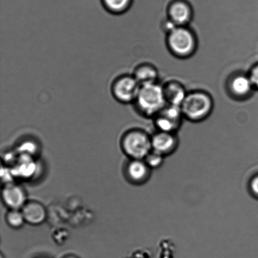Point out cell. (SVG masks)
I'll return each mask as SVG.
<instances>
[{
  "label": "cell",
  "instance_id": "cell-10",
  "mask_svg": "<svg viewBox=\"0 0 258 258\" xmlns=\"http://www.w3.org/2000/svg\"><path fill=\"white\" fill-rule=\"evenodd\" d=\"M151 143L153 151L164 156L175 150L178 141L174 133L158 131L151 137Z\"/></svg>",
  "mask_w": 258,
  "mask_h": 258
},
{
  "label": "cell",
  "instance_id": "cell-8",
  "mask_svg": "<svg viewBox=\"0 0 258 258\" xmlns=\"http://www.w3.org/2000/svg\"><path fill=\"white\" fill-rule=\"evenodd\" d=\"M194 12L193 5L187 0H174L166 7L167 18L177 27L188 26Z\"/></svg>",
  "mask_w": 258,
  "mask_h": 258
},
{
  "label": "cell",
  "instance_id": "cell-24",
  "mask_svg": "<svg viewBox=\"0 0 258 258\" xmlns=\"http://www.w3.org/2000/svg\"><path fill=\"white\" fill-rule=\"evenodd\" d=\"M1 258H4V257H3V256H2V255Z\"/></svg>",
  "mask_w": 258,
  "mask_h": 258
},
{
  "label": "cell",
  "instance_id": "cell-22",
  "mask_svg": "<svg viewBox=\"0 0 258 258\" xmlns=\"http://www.w3.org/2000/svg\"><path fill=\"white\" fill-rule=\"evenodd\" d=\"M250 189L252 195L258 198V175L252 178L250 182Z\"/></svg>",
  "mask_w": 258,
  "mask_h": 258
},
{
  "label": "cell",
  "instance_id": "cell-12",
  "mask_svg": "<svg viewBox=\"0 0 258 258\" xmlns=\"http://www.w3.org/2000/svg\"><path fill=\"white\" fill-rule=\"evenodd\" d=\"M150 169L143 159H132L126 167V174L132 183H144L150 176Z\"/></svg>",
  "mask_w": 258,
  "mask_h": 258
},
{
  "label": "cell",
  "instance_id": "cell-23",
  "mask_svg": "<svg viewBox=\"0 0 258 258\" xmlns=\"http://www.w3.org/2000/svg\"><path fill=\"white\" fill-rule=\"evenodd\" d=\"M62 258H80L77 256H75V255H68V256H66Z\"/></svg>",
  "mask_w": 258,
  "mask_h": 258
},
{
  "label": "cell",
  "instance_id": "cell-21",
  "mask_svg": "<svg viewBox=\"0 0 258 258\" xmlns=\"http://www.w3.org/2000/svg\"><path fill=\"white\" fill-rule=\"evenodd\" d=\"M14 174L12 169H8L7 168H2V179L5 184L14 183L13 179H14Z\"/></svg>",
  "mask_w": 258,
  "mask_h": 258
},
{
  "label": "cell",
  "instance_id": "cell-1",
  "mask_svg": "<svg viewBox=\"0 0 258 258\" xmlns=\"http://www.w3.org/2000/svg\"><path fill=\"white\" fill-rule=\"evenodd\" d=\"M133 105L144 117H155L167 105L163 85L158 82L142 85Z\"/></svg>",
  "mask_w": 258,
  "mask_h": 258
},
{
  "label": "cell",
  "instance_id": "cell-15",
  "mask_svg": "<svg viewBox=\"0 0 258 258\" xmlns=\"http://www.w3.org/2000/svg\"><path fill=\"white\" fill-rule=\"evenodd\" d=\"M37 166L33 157L20 155L12 169L14 176L22 178H29L35 173Z\"/></svg>",
  "mask_w": 258,
  "mask_h": 258
},
{
  "label": "cell",
  "instance_id": "cell-16",
  "mask_svg": "<svg viewBox=\"0 0 258 258\" xmlns=\"http://www.w3.org/2000/svg\"><path fill=\"white\" fill-rule=\"evenodd\" d=\"M106 10L111 14H124L131 6L132 0H103Z\"/></svg>",
  "mask_w": 258,
  "mask_h": 258
},
{
  "label": "cell",
  "instance_id": "cell-4",
  "mask_svg": "<svg viewBox=\"0 0 258 258\" xmlns=\"http://www.w3.org/2000/svg\"><path fill=\"white\" fill-rule=\"evenodd\" d=\"M122 150L132 159H144L151 153V137L140 129H132L124 134L121 141Z\"/></svg>",
  "mask_w": 258,
  "mask_h": 258
},
{
  "label": "cell",
  "instance_id": "cell-17",
  "mask_svg": "<svg viewBox=\"0 0 258 258\" xmlns=\"http://www.w3.org/2000/svg\"><path fill=\"white\" fill-rule=\"evenodd\" d=\"M8 224L12 228L19 229L25 223V219L21 211L18 209H11L6 216Z\"/></svg>",
  "mask_w": 258,
  "mask_h": 258
},
{
  "label": "cell",
  "instance_id": "cell-9",
  "mask_svg": "<svg viewBox=\"0 0 258 258\" xmlns=\"http://www.w3.org/2000/svg\"><path fill=\"white\" fill-rule=\"evenodd\" d=\"M25 189L19 184L12 183L5 184L2 190V199L10 209H22L27 203Z\"/></svg>",
  "mask_w": 258,
  "mask_h": 258
},
{
  "label": "cell",
  "instance_id": "cell-13",
  "mask_svg": "<svg viewBox=\"0 0 258 258\" xmlns=\"http://www.w3.org/2000/svg\"><path fill=\"white\" fill-rule=\"evenodd\" d=\"M25 222L32 225H39L46 219V211L39 202H27L21 209Z\"/></svg>",
  "mask_w": 258,
  "mask_h": 258
},
{
  "label": "cell",
  "instance_id": "cell-19",
  "mask_svg": "<svg viewBox=\"0 0 258 258\" xmlns=\"http://www.w3.org/2000/svg\"><path fill=\"white\" fill-rule=\"evenodd\" d=\"M144 160L145 161L149 168L156 169L160 167L163 163L164 156L152 150Z\"/></svg>",
  "mask_w": 258,
  "mask_h": 258
},
{
  "label": "cell",
  "instance_id": "cell-6",
  "mask_svg": "<svg viewBox=\"0 0 258 258\" xmlns=\"http://www.w3.org/2000/svg\"><path fill=\"white\" fill-rule=\"evenodd\" d=\"M226 90L230 97L238 101L248 99L256 90L248 73L240 72L230 76L226 82Z\"/></svg>",
  "mask_w": 258,
  "mask_h": 258
},
{
  "label": "cell",
  "instance_id": "cell-7",
  "mask_svg": "<svg viewBox=\"0 0 258 258\" xmlns=\"http://www.w3.org/2000/svg\"><path fill=\"white\" fill-rule=\"evenodd\" d=\"M183 118L181 107L167 104L154 119L158 131L174 133L180 127Z\"/></svg>",
  "mask_w": 258,
  "mask_h": 258
},
{
  "label": "cell",
  "instance_id": "cell-11",
  "mask_svg": "<svg viewBox=\"0 0 258 258\" xmlns=\"http://www.w3.org/2000/svg\"><path fill=\"white\" fill-rule=\"evenodd\" d=\"M163 87L167 104L181 107L188 93L184 85L178 81L170 80Z\"/></svg>",
  "mask_w": 258,
  "mask_h": 258
},
{
  "label": "cell",
  "instance_id": "cell-18",
  "mask_svg": "<svg viewBox=\"0 0 258 258\" xmlns=\"http://www.w3.org/2000/svg\"><path fill=\"white\" fill-rule=\"evenodd\" d=\"M38 150V146L34 141H26L20 144L18 148V153L20 155H27L33 157L36 154Z\"/></svg>",
  "mask_w": 258,
  "mask_h": 258
},
{
  "label": "cell",
  "instance_id": "cell-2",
  "mask_svg": "<svg viewBox=\"0 0 258 258\" xmlns=\"http://www.w3.org/2000/svg\"><path fill=\"white\" fill-rule=\"evenodd\" d=\"M167 47L171 54L178 59L193 56L198 48V39L188 26L176 27L166 34Z\"/></svg>",
  "mask_w": 258,
  "mask_h": 258
},
{
  "label": "cell",
  "instance_id": "cell-5",
  "mask_svg": "<svg viewBox=\"0 0 258 258\" xmlns=\"http://www.w3.org/2000/svg\"><path fill=\"white\" fill-rule=\"evenodd\" d=\"M141 87L133 75H122L113 80L111 86V93L118 102L122 104H133Z\"/></svg>",
  "mask_w": 258,
  "mask_h": 258
},
{
  "label": "cell",
  "instance_id": "cell-14",
  "mask_svg": "<svg viewBox=\"0 0 258 258\" xmlns=\"http://www.w3.org/2000/svg\"><path fill=\"white\" fill-rule=\"evenodd\" d=\"M133 75L141 86L158 82V70L150 63H143L137 66Z\"/></svg>",
  "mask_w": 258,
  "mask_h": 258
},
{
  "label": "cell",
  "instance_id": "cell-20",
  "mask_svg": "<svg viewBox=\"0 0 258 258\" xmlns=\"http://www.w3.org/2000/svg\"><path fill=\"white\" fill-rule=\"evenodd\" d=\"M247 73H248L255 90L258 91V62L252 66Z\"/></svg>",
  "mask_w": 258,
  "mask_h": 258
},
{
  "label": "cell",
  "instance_id": "cell-3",
  "mask_svg": "<svg viewBox=\"0 0 258 258\" xmlns=\"http://www.w3.org/2000/svg\"><path fill=\"white\" fill-rule=\"evenodd\" d=\"M213 98L203 90L188 92L181 108L184 118L191 122H202L211 115L214 110Z\"/></svg>",
  "mask_w": 258,
  "mask_h": 258
}]
</instances>
